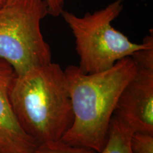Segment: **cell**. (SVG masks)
<instances>
[{
  "mask_svg": "<svg viewBox=\"0 0 153 153\" xmlns=\"http://www.w3.org/2000/svg\"><path fill=\"white\" fill-rule=\"evenodd\" d=\"M28 153H99L92 149L74 146L62 140L38 144Z\"/></svg>",
  "mask_w": 153,
  "mask_h": 153,
  "instance_id": "ba28073f",
  "label": "cell"
},
{
  "mask_svg": "<svg viewBox=\"0 0 153 153\" xmlns=\"http://www.w3.org/2000/svg\"><path fill=\"white\" fill-rule=\"evenodd\" d=\"M10 100L19 125L38 144L61 140L73 122L66 76L57 63L16 76Z\"/></svg>",
  "mask_w": 153,
  "mask_h": 153,
  "instance_id": "7a4b0ae2",
  "label": "cell"
},
{
  "mask_svg": "<svg viewBox=\"0 0 153 153\" xmlns=\"http://www.w3.org/2000/svg\"><path fill=\"white\" fill-rule=\"evenodd\" d=\"M133 153H153V134L135 132L131 138Z\"/></svg>",
  "mask_w": 153,
  "mask_h": 153,
  "instance_id": "9c48e42d",
  "label": "cell"
},
{
  "mask_svg": "<svg viewBox=\"0 0 153 153\" xmlns=\"http://www.w3.org/2000/svg\"><path fill=\"white\" fill-rule=\"evenodd\" d=\"M64 72L74 119L61 140L101 153L119 96L136 72V64L128 56L97 73L86 74L75 65H69Z\"/></svg>",
  "mask_w": 153,
  "mask_h": 153,
  "instance_id": "6da1fadb",
  "label": "cell"
},
{
  "mask_svg": "<svg viewBox=\"0 0 153 153\" xmlns=\"http://www.w3.org/2000/svg\"><path fill=\"white\" fill-rule=\"evenodd\" d=\"M1 7V4L0 3V7Z\"/></svg>",
  "mask_w": 153,
  "mask_h": 153,
  "instance_id": "7c38bea8",
  "label": "cell"
},
{
  "mask_svg": "<svg viewBox=\"0 0 153 153\" xmlns=\"http://www.w3.org/2000/svg\"><path fill=\"white\" fill-rule=\"evenodd\" d=\"M133 132L113 115L108 129V139L101 153H133L131 138Z\"/></svg>",
  "mask_w": 153,
  "mask_h": 153,
  "instance_id": "52a82bcc",
  "label": "cell"
},
{
  "mask_svg": "<svg viewBox=\"0 0 153 153\" xmlns=\"http://www.w3.org/2000/svg\"><path fill=\"white\" fill-rule=\"evenodd\" d=\"M16 74L12 67L0 58V151L28 153L38 145L23 131L13 110L10 91Z\"/></svg>",
  "mask_w": 153,
  "mask_h": 153,
  "instance_id": "8992f818",
  "label": "cell"
},
{
  "mask_svg": "<svg viewBox=\"0 0 153 153\" xmlns=\"http://www.w3.org/2000/svg\"><path fill=\"white\" fill-rule=\"evenodd\" d=\"M0 153H2V152H1V151H0Z\"/></svg>",
  "mask_w": 153,
  "mask_h": 153,
  "instance_id": "4fadbf2b",
  "label": "cell"
},
{
  "mask_svg": "<svg viewBox=\"0 0 153 153\" xmlns=\"http://www.w3.org/2000/svg\"><path fill=\"white\" fill-rule=\"evenodd\" d=\"M48 7L49 15L57 17L64 10L65 0H45Z\"/></svg>",
  "mask_w": 153,
  "mask_h": 153,
  "instance_id": "30bf717a",
  "label": "cell"
},
{
  "mask_svg": "<svg viewBox=\"0 0 153 153\" xmlns=\"http://www.w3.org/2000/svg\"><path fill=\"white\" fill-rule=\"evenodd\" d=\"M11 1H13V0H0V3L1 4V5H4V4H7V3L11 2Z\"/></svg>",
  "mask_w": 153,
  "mask_h": 153,
  "instance_id": "8fae6325",
  "label": "cell"
},
{
  "mask_svg": "<svg viewBox=\"0 0 153 153\" xmlns=\"http://www.w3.org/2000/svg\"><path fill=\"white\" fill-rule=\"evenodd\" d=\"M47 15L45 0H13L0 7V58L16 76L52 62L51 48L41 30Z\"/></svg>",
  "mask_w": 153,
  "mask_h": 153,
  "instance_id": "277c9868",
  "label": "cell"
},
{
  "mask_svg": "<svg viewBox=\"0 0 153 153\" xmlns=\"http://www.w3.org/2000/svg\"><path fill=\"white\" fill-rule=\"evenodd\" d=\"M114 116L133 133L153 134V68L136 65L123 88Z\"/></svg>",
  "mask_w": 153,
  "mask_h": 153,
  "instance_id": "5b68a950",
  "label": "cell"
},
{
  "mask_svg": "<svg viewBox=\"0 0 153 153\" xmlns=\"http://www.w3.org/2000/svg\"><path fill=\"white\" fill-rule=\"evenodd\" d=\"M123 9V0H115L105 8L83 16L63 10L61 15L73 33L79 57L78 67L83 72L108 70L120 59L131 56L147 45L146 38L140 44L133 43L112 26Z\"/></svg>",
  "mask_w": 153,
  "mask_h": 153,
  "instance_id": "3957f363",
  "label": "cell"
}]
</instances>
